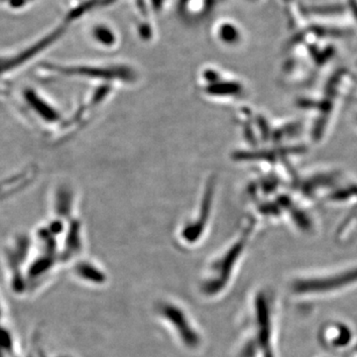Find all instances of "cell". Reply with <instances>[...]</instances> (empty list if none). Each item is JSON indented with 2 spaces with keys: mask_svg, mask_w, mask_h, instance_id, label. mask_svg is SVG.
Returning a JSON list of instances; mask_svg holds the SVG:
<instances>
[{
  "mask_svg": "<svg viewBox=\"0 0 357 357\" xmlns=\"http://www.w3.org/2000/svg\"><path fill=\"white\" fill-rule=\"evenodd\" d=\"M280 301L269 286L251 291L241 319L236 357H281Z\"/></svg>",
  "mask_w": 357,
  "mask_h": 357,
  "instance_id": "cell-1",
  "label": "cell"
},
{
  "mask_svg": "<svg viewBox=\"0 0 357 357\" xmlns=\"http://www.w3.org/2000/svg\"><path fill=\"white\" fill-rule=\"evenodd\" d=\"M357 290V262L303 270L287 281L289 297L300 306H312Z\"/></svg>",
  "mask_w": 357,
  "mask_h": 357,
  "instance_id": "cell-2",
  "label": "cell"
},
{
  "mask_svg": "<svg viewBox=\"0 0 357 357\" xmlns=\"http://www.w3.org/2000/svg\"><path fill=\"white\" fill-rule=\"evenodd\" d=\"M68 26L69 24L62 21L60 24L49 30L46 34L31 43L18 49L0 52V93L1 95H6V91L10 89L9 86L11 82L21 72H23L28 66L31 65L54 44L57 43L59 39L65 35Z\"/></svg>",
  "mask_w": 357,
  "mask_h": 357,
  "instance_id": "cell-3",
  "label": "cell"
},
{
  "mask_svg": "<svg viewBox=\"0 0 357 357\" xmlns=\"http://www.w3.org/2000/svg\"><path fill=\"white\" fill-rule=\"evenodd\" d=\"M3 96L26 121L34 126L53 128L62 121L57 107L41 91L29 84H24L20 89H9Z\"/></svg>",
  "mask_w": 357,
  "mask_h": 357,
  "instance_id": "cell-4",
  "label": "cell"
},
{
  "mask_svg": "<svg viewBox=\"0 0 357 357\" xmlns=\"http://www.w3.org/2000/svg\"><path fill=\"white\" fill-rule=\"evenodd\" d=\"M248 241V236H239L213 259L203 283L204 291L208 297H218L229 290L238 273Z\"/></svg>",
  "mask_w": 357,
  "mask_h": 357,
  "instance_id": "cell-5",
  "label": "cell"
},
{
  "mask_svg": "<svg viewBox=\"0 0 357 357\" xmlns=\"http://www.w3.org/2000/svg\"><path fill=\"white\" fill-rule=\"evenodd\" d=\"M319 347L331 356H342L357 342L356 330L344 319H331L321 326L318 332Z\"/></svg>",
  "mask_w": 357,
  "mask_h": 357,
  "instance_id": "cell-6",
  "label": "cell"
},
{
  "mask_svg": "<svg viewBox=\"0 0 357 357\" xmlns=\"http://www.w3.org/2000/svg\"><path fill=\"white\" fill-rule=\"evenodd\" d=\"M40 70H41V74L47 79L48 77L55 79L57 77L84 76L109 79H122L128 81L131 77V70L128 67H121V66L98 67V66H63L47 63L42 65Z\"/></svg>",
  "mask_w": 357,
  "mask_h": 357,
  "instance_id": "cell-7",
  "label": "cell"
},
{
  "mask_svg": "<svg viewBox=\"0 0 357 357\" xmlns=\"http://www.w3.org/2000/svg\"><path fill=\"white\" fill-rule=\"evenodd\" d=\"M213 32L220 43L227 46H236L243 42V31L241 26L234 20H223L218 21Z\"/></svg>",
  "mask_w": 357,
  "mask_h": 357,
  "instance_id": "cell-8",
  "label": "cell"
},
{
  "mask_svg": "<svg viewBox=\"0 0 357 357\" xmlns=\"http://www.w3.org/2000/svg\"><path fill=\"white\" fill-rule=\"evenodd\" d=\"M91 38L100 46L110 48L119 42L116 32L109 23L96 22L89 28Z\"/></svg>",
  "mask_w": 357,
  "mask_h": 357,
  "instance_id": "cell-9",
  "label": "cell"
},
{
  "mask_svg": "<svg viewBox=\"0 0 357 357\" xmlns=\"http://www.w3.org/2000/svg\"><path fill=\"white\" fill-rule=\"evenodd\" d=\"M36 1L37 0H0V3L6 7L7 10L18 13V11L25 10Z\"/></svg>",
  "mask_w": 357,
  "mask_h": 357,
  "instance_id": "cell-10",
  "label": "cell"
},
{
  "mask_svg": "<svg viewBox=\"0 0 357 357\" xmlns=\"http://www.w3.org/2000/svg\"><path fill=\"white\" fill-rule=\"evenodd\" d=\"M335 357H357V342L354 347H351V349H349V351L344 352V354H342V356H338Z\"/></svg>",
  "mask_w": 357,
  "mask_h": 357,
  "instance_id": "cell-11",
  "label": "cell"
},
{
  "mask_svg": "<svg viewBox=\"0 0 357 357\" xmlns=\"http://www.w3.org/2000/svg\"><path fill=\"white\" fill-rule=\"evenodd\" d=\"M245 1L250 2V3H257V2H260L261 0H245Z\"/></svg>",
  "mask_w": 357,
  "mask_h": 357,
  "instance_id": "cell-12",
  "label": "cell"
},
{
  "mask_svg": "<svg viewBox=\"0 0 357 357\" xmlns=\"http://www.w3.org/2000/svg\"><path fill=\"white\" fill-rule=\"evenodd\" d=\"M356 6H357V0H356Z\"/></svg>",
  "mask_w": 357,
  "mask_h": 357,
  "instance_id": "cell-13",
  "label": "cell"
}]
</instances>
